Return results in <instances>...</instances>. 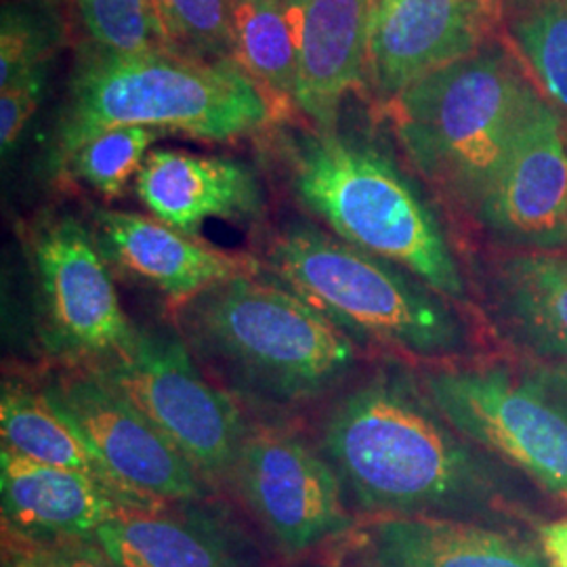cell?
Listing matches in <instances>:
<instances>
[{"label":"cell","mask_w":567,"mask_h":567,"mask_svg":"<svg viewBox=\"0 0 567 567\" xmlns=\"http://www.w3.org/2000/svg\"><path fill=\"white\" fill-rule=\"evenodd\" d=\"M322 450L343 489L370 513L458 519L507 501L505 468L400 374L374 377L341 398L326 416Z\"/></svg>","instance_id":"6da1fadb"},{"label":"cell","mask_w":567,"mask_h":567,"mask_svg":"<svg viewBox=\"0 0 567 567\" xmlns=\"http://www.w3.org/2000/svg\"><path fill=\"white\" fill-rule=\"evenodd\" d=\"M192 355L234 395L297 405L337 385L355 362L351 339L288 286L240 276L179 309Z\"/></svg>","instance_id":"7a4b0ae2"},{"label":"cell","mask_w":567,"mask_h":567,"mask_svg":"<svg viewBox=\"0 0 567 567\" xmlns=\"http://www.w3.org/2000/svg\"><path fill=\"white\" fill-rule=\"evenodd\" d=\"M276 114L238 61H204L173 51L116 53L89 47L74 68L55 128L63 164L103 131L147 126L206 142L261 131Z\"/></svg>","instance_id":"3957f363"},{"label":"cell","mask_w":567,"mask_h":567,"mask_svg":"<svg viewBox=\"0 0 567 567\" xmlns=\"http://www.w3.org/2000/svg\"><path fill=\"white\" fill-rule=\"evenodd\" d=\"M282 150L295 196L343 243L404 267L442 297H465L442 227L385 156L320 128L286 137Z\"/></svg>","instance_id":"277c9868"},{"label":"cell","mask_w":567,"mask_h":567,"mask_svg":"<svg viewBox=\"0 0 567 567\" xmlns=\"http://www.w3.org/2000/svg\"><path fill=\"white\" fill-rule=\"evenodd\" d=\"M536 97L505 51L484 49L410 84L389 114L429 179L482 206Z\"/></svg>","instance_id":"5b68a950"},{"label":"cell","mask_w":567,"mask_h":567,"mask_svg":"<svg viewBox=\"0 0 567 567\" xmlns=\"http://www.w3.org/2000/svg\"><path fill=\"white\" fill-rule=\"evenodd\" d=\"M267 261L284 286L318 307L344 334L433 358L463 344V328L435 290L393 265L311 225H290Z\"/></svg>","instance_id":"8992f818"},{"label":"cell","mask_w":567,"mask_h":567,"mask_svg":"<svg viewBox=\"0 0 567 567\" xmlns=\"http://www.w3.org/2000/svg\"><path fill=\"white\" fill-rule=\"evenodd\" d=\"M426 395L475 446L522 468L567 498V393L505 368L444 370L426 377Z\"/></svg>","instance_id":"52a82bcc"},{"label":"cell","mask_w":567,"mask_h":567,"mask_svg":"<svg viewBox=\"0 0 567 567\" xmlns=\"http://www.w3.org/2000/svg\"><path fill=\"white\" fill-rule=\"evenodd\" d=\"M97 372L142 410L200 477L231 475L248 429L234 400L194 364L182 334L140 330L133 349Z\"/></svg>","instance_id":"ba28073f"},{"label":"cell","mask_w":567,"mask_h":567,"mask_svg":"<svg viewBox=\"0 0 567 567\" xmlns=\"http://www.w3.org/2000/svg\"><path fill=\"white\" fill-rule=\"evenodd\" d=\"M42 393L81 433L122 496L143 513L203 498L198 471L97 370L61 377Z\"/></svg>","instance_id":"9c48e42d"},{"label":"cell","mask_w":567,"mask_h":567,"mask_svg":"<svg viewBox=\"0 0 567 567\" xmlns=\"http://www.w3.org/2000/svg\"><path fill=\"white\" fill-rule=\"evenodd\" d=\"M32 259L44 337L58 353L103 368L133 349L140 330L122 311L107 259L84 225L70 217L47 221L34 236Z\"/></svg>","instance_id":"30bf717a"},{"label":"cell","mask_w":567,"mask_h":567,"mask_svg":"<svg viewBox=\"0 0 567 567\" xmlns=\"http://www.w3.org/2000/svg\"><path fill=\"white\" fill-rule=\"evenodd\" d=\"M229 477L286 555L322 547L353 526L337 471L292 433L248 429Z\"/></svg>","instance_id":"8fae6325"},{"label":"cell","mask_w":567,"mask_h":567,"mask_svg":"<svg viewBox=\"0 0 567 567\" xmlns=\"http://www.w3.org/2000/svg\"><path fill=\"white\" fill-rule=\"evenodd\" d=\"M480 208L486 224L513 243L536 248L567 243L566 133L540 95Z\"/></svg>","instance_id":"7c38bea8"},{"label":"cell","mask_w":567,"mask_h":567,"mask_svg":"<svg viewBox=\"0 0 567 567\" xmlns=\"http://www.w3.org/2000/svg\"><path fill=\"white\" fill-rule=\"evenodd\" d=\"M487 0H374L368 25L372 82L385 97L480 51Z\"/></svg>","instance_id":"4fadbf2b"},{"label":"cell","mask_w":567,"mask_h":567,"mask_svg":"<svg viewBox=\"0 0 567 567\" xmlns=\"http://www.w3.org/2000/svg\"><path fill=\"white\" fill-rule=\"evenodd\" d=\"M95 240L107 264L179 305L217 284L257 276L259 269L248 257L229 255L137 213L97 210Z\"/></svg>","instance_id":"5bb4252c"},{"label":"cell","mask_w":567,"mask_h":567,"mask_svg":"<svg viewBox=\"0 0 567 567\" xmlns=\"http://www.w3.org/2000/svg\"><path fill=\"white\" fill-rule=\"evenodd\" d=\"M374 0H284L297 53L295 105L320 131H334L344 95L368 58Z\"/></svg>","instance_id":"9a60e30c"},{"label":"cell","mask_w":567,"mask_h":567,"mask_svg":"<svg viewBox=\"0 0 567 567\" xmlns=\"http://www.w3.org/2000/svg\"><path fill=\"white\" fill-rule=\"evenodd\" d=\"M0 496L7 527L34 545L86 540L126 513H142L97 480L41 465L2 447Z\"/></svg>","instance_id":"2e32d148"},{"label":"cell","mask_w":567,"mask_h":567,"mask_svg":"<svg viewBox=\"0 0 567 567\" xmlns=\"http://www.w3.org/2000/svg\"><path fill=\"white\" fill-rule=\"evenodd\" d=\"M137 196L163 224L198 236L208 219L248 221L264 213L257 175L221 156L152 150L135 177Z\"/></svg>","instance_id":"e0dca14e"},{"label":"cell","mask_w":567,"mask_h":567,"mask_svg":"<svg viewBox=\"0 0 567 567\" xmlns=\"http://www.w3.org/2000/svg\"><path fill=\"white\" fill-rule=\"evenodd\" d=\"M368 567H550L505 532L446 517H385L368 536Z\"/></svg>","instance_id":"ac0fdd59"},{"label":"cell","mask_w":567,"mask_h":567,"mask_svg":"<svg viewBox=\"0 0 567 567\" xmlns=\"http://www.w3.org/2000/svg\"><path fill=\"white\" fill-rule=\"evenodd\" d=\"M93 540L118 567H246L224 529L198 513H126Z\"/></svg>","instance_id":"d6986e66"},{"label":"cell","mask_w":567,"mask_h":567,"mask_svg":"<svg viewBox=\"0 0 567 567\" xmlns=\"http://www.w3.org/2000/svg\"><path fill=\"white\" fill-rule=\"evenodd\" d=\"M0 435L2 447L21 458L84 473L124 498L91 447L82 440L81 433L51 405L42 391L32 393L16 386H7L2 391ZM126 503L140 511L131 501Z\"/></svg>","instance_id":"ffe728a7"},{"label":"cell","mask_w":567,"mask_h":567,"mask_svg":"<svg viewBox=\"0 0 567 567\" xmlns=\"http://www.w3.org/2000/svg\"><path fill=\"white\" fill-rule=\"evenodd\" d=\"M234 42L236 61L271 105L295 102L297 53L284 0H234Z\"/></svg>","instance_id":"44dd1931"},{"label":"cell","mask_w":567,"mask_h":567,"mask_svg":"<svg viewBox=\"0 0 567 567\" xmlns=\"http://www.w3.org/2000/svg\"><path fill=\"white\" fill-rule=\"evenodd\" d=\"M508 305L540 349L567 358V261L532 255L507 267Z\"/></svg>","instance_id":"7402d4cb"},{"label":"cell","mask_w":567,"mask_h":567,"mask_svg":"<svg viewBox=\"0 0 567 567\" xmlns=\"http://www.w3.org/2000/svg\"><path fill=\"white\" fill-rule=\"evenodd\" d=\"M166 51L194 60L236 61L234 0H154Z\"/></svg>","instance_id":"603a6c76"},{"label":"cell","mask_w":567,"mask_h":567,"mask_svg":"<svg viewBox=\"0 0 567 567\" xmlns=\"http://www.w3.org/2000/svg\"><path fill=\"white\" fill-rule=\"evenodd\" d=\"M79 21L93 49L145 53L164 49L154 0H55Z\"/></svg>","instance_id":"cb8c5ba5"},{"label":"cell","mask_w":567,"mask_h":567,"mask_svg":"<svg viewBox=\"0 0 567 567\" xmlns=\"http://www.w3.org/2000/svg\"><path fill=\"white\" fill-rule=\"evenodd\" d=\"M164 131L147 126H121L95 135L63 163L72 175L105 198H121L128 182L140 175L152 145Z\"/></svg>","instance_id":"d4e9b609"},{"label":"cell","mask_w":567,"mask_h":567,"mask_svg":"<svg viewBox=\"0 0 567 567\" xmlns=\"http://www.w3.org/2000/svg\"><path fill=\"white\" fill-rule=\"evenodd\" d=\"M513 37L548 95L567 112V0H536L515 21Z\"/></svg>","instance_id":"484cf974"},{"label":"cell","mask_w":567,"mask_h":567,"mask_svg":"<svg viewBox=\"0 0 567 567\" xmlns=\"http://www.w3.org/2000/svg\"><path fill=\"white\" fill-rule=\"evenodd\" d=\"M51 51L49 32L30 11L18 4L2 9L0 25V86L23 72L47 65Z\"/></svg>","instance_id":"4316f807"},{"label":"cell","mask_w":567,"mask_h":567,"mask_svg":"<svg viewBox=\"0 0 567 567\" xmlns=\"http://www.w3.org/2000/svg\"><path fill=\"white\" fill-rule=\"evenodd\" d=\"M47 65L23 72L18 79L0 86V143L7 156L21 137L25 124L34 116L42 100Z\"/></svg>","instance_id":"83f0119b"},{"label":"cell","mask_w":567,"mask_h":567,"mask_svg":"<svg viewBox=\"0 0 567 567\" xmlns=\"http://www.w3.org/2000/svg\"><path fill=\"white\" fill-rule=\"evenodd\" d=\"M42 567H118L95 540H63L28 550Z\"/></svg>","instance_id":"f1b7e54d"},{"label":"cell","mask_w":567,"mask_h":567,"mask_svg":"<svg viewBox=\"0 0 567 567\" xmlns=\"http://www.w3.org/2000/svg\"><path fill=\"white\" fill-rule=\"evenodd\" d=\"M538 543L550 567H567V517L538 529Z\"/></svg>","instance_id":"f546056e"},{"label":"cell","mask_w":567,"mask_h":567,"mask_svg":"<svg viewBox=\"0 0 567 567\" xmlns=\"http://www.w3.org/2000/svg\"><path fill=\"white\" fill-rule=\"evenodd\" d=\"M13 567H42L28 550L21 555V557H18L16 561H13Z\"/></svg>","instance_id":"4dcf8cb0"}]
</instances>
